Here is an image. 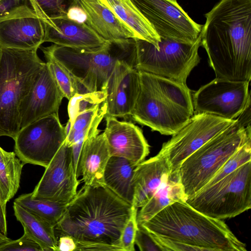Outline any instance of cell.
Instances as JSON below:
<instances>
[{"instance_id": "cell-37", "label": "cell", "mask_w": 251, "mask_h": 251, "mask_svg": "<svg viewBox=\"0 0 251 251\" xmlns=\"http://www.w3.org/2000/svg\"><path fill=\"white\" fill-rule=\"evenodd\" d=\"M27 4H29L28 0H0V19Z\"/></svg>"}, {"instance_id": "cell-24", "label": "cell", "mask_w": 251, "mask_h": 251, "mask_svg": "<svg viewBox=\"0 0 251 251\" xmlns=\"http://www.w3.org/2000/svg\"><path fill=\"white\" fill-rule=\"evenodd\" d=\"M98 0L126 25L135 38L147 41L159 49L160 37L130 0Z\"/></svg>"}, {"instance_id": "cell-8", "label": "cell", "mask_w": 251, "mask_h": 251, "mask_svg": "<svg viewBox=\"0 0 251 251\" xmlns=\"http://www.w3.org/2000/svg\"><path fill=\"white\" fill-rule=\"evenodd\" d=\"M186 202L202 214L222 220L248 210L251 208V161L201 189Z\"/></svg>"}, {"instance_id": "cell-33", "label": "cell", "mask_w": 251, "mask_h": 251, "mask_svg": "<svg viewBox=\"0 0 251 251\" xmlns=\"http://www.w3.org/2000/svg\"><path fill=\"white\" fill-rule=\"evenodd\" d=\"M249 161H251V139L244 144L230 156L202 189L214 184Z\"/></svg>"}, {"instance_id": "cell-16", "label": "cell", "mask_w": 251, "mask_h": 251, "mask_svg": "<svg viewBox=\"0 0 251 251\" xmlns=\"http://www.w3.org/2000/svg\"><path fill=\"white\" fill-rule=\"evenodd\" d=\"M139 89V71L130 62L117 61L104 89L106 92L104 117L126 119L130 117Z\"/></svg>"}, {"instance_id": "cell-13", "label": "cell", "mask_w": 251, "mask_h": 251, "mask_svg": "<svg viewBox=\"0 0 251 251\" xmlns=\"http://www.w3.org/2000/svg\"><path fill=\"white\" fill-rule=\"evenodd\" d=\"M160 38L194 43L203 25L194 22L172 0H130Z\"/></svg>"}, {"instance_id": "cell-38", "label": "cell", "mask_w": 251, "mask_h": 251, "mask_svg": "<svg viewBox=\"0 0 251 251\" xmlns=\"http://www.w3.org/2000/svg\"><path fill=\"white\" fill-rule=\"evenodd\" d=\"M57 239L58 251H76V241L72 236L61 234L57 236Z\"/></svg>"}, {"instance_id": "cell-17", "label": "cell", "mask_w": 251, "mask_h": 251, "mask_svg": "<svg viewBox=\"0 0 251 251\" xmlns=\"http://www.w3.org/2000/svg\"><path fill=\"white\" fill-rule=\"evenodd\" d=\"M64 96L45 62L20 110V129L41 118L58 113Z\"/></svg>"}, {"instance_id": "cell-41", "label": "cell", "mask_w": 251, "mask_h": 251, "mask_svg": "<svg viewBox=\"0 0 251 251\" xmlns=\"http://www.w3.org/2000/svg\"><path fill=\"white\" fill-rule=\"evenodd\" d=\"M10 239L7 236L4 235L0 232V244L8 241Z\"/></svg>"}, {"instance_id": "cell-25", "label": "cell", "mask_w": 251, "mask_h": 251, "mask_svg": "<svg viewBox=\"0 0 251 251\" xmlns=\"http://www.w3.org/2000/svg\"><path fill=\"white\" fill-rule=\"evenodd\" d=\"M137 166L124 157L111 156L103 176L104 185L131 205L134 197L133 179Z\"/></svg>"}, {"instance_id": "cell-20", "label": "cell", "mask_w": 251, "mask_h": 251, "mask_svg": "<svg viewBox=\"0 0 251 251\" xmlns=\"http://www.w3.org/2000/svg\"><path fill=\"white\" fill-rule=\"evenodd\" d=\"M170 174L168 160L160 151L137 165L133 179L134 197L132 205L137 208L143 206L168 181Z\"/></svg>"}, {"instance_id": "cell-5", "label": "cell", "mask_w": 251, "mask_h": 251, "mask_svg": "<svg viewBox=\"0 0 251 251\" xmlns=\"http://www.w3.org/2000/svg\"><path fill=\"white\" fill-rule=\"evenodd\" d=\"M44 55L50 56L64 65L78 82L82 93L105 89L118 60H125L135 68L134 38L121 42L107 41L92 49H76L52 44L41 48Z\"/></svg>"}, {"instance_id": "cell-27", "label": "cell", "mask_w": 251, "mask_h": 251, "mask_svg": "<svg viewBox=\"0 0 251 251\" xmlns=\"http://www.w3.org/2000/svg\"><path fill=\"white\" fill-rule=\"evenodd\" d=\"M187 199L178 172L170 174L168 181L137 212V224H144L166 206L176 201H186Z\"/></svg>"}, {"instance_id": "cell-14", "label": "cell", "mask_w": 251, "mask_h": 251, "mask_svg": "<svg viewBox=\"0 0 251 251\" xmlns=\"http://www.w3.org/2000/svg\"><path fill=\"white\" fill-rule=\"evenodd\" d=\"M45 169L32 197L68 204L76 195L79 181L74 171L71 148L65 141Z\"/></svg>"}, {"instance_id": "cell-34", "label": "cell", "mask_w": 251, "mask_h": 251, "mask_svg": "<svg viewBox=\"0 0 251 251\" xmlns=\"http://www.w3.org/2000/svg\"><path fill=\"white\" fill-rule=\"evenodd\" d=\"M137 210L138 208L132 206L131 216L122 232L120 239V246L123 251H135V238L137 229Z\"/></svg>"}, {"instance_id": "cell-32", "label": "cell", "mask_w": 251, "mask_h": 251, "mask_svg": "<svg viewBox=\"0 0 251 251\" xmlns=\"http://www.w3.org/2000/svg\"><path fill=\"white\" fill-rule=\"evenodd\" d=\"M106 98L105 90L75 94L69 100L68 105V121L70 125L78 114L101 104Z\"/></svg>"}, {"instance_id": "cell-15", "label": "cell", "mask_w": 251, "mask_h": 251, "mask_svg": "<svg viewBox=\"0 0 251 251\" xmlns=\"http://www.w3.org/2000/svg\"><path fill=\"white\" fill-rule=\"evenodd\" d=\"M44 38V23L29 4L0 19V47L37 50Z\"/></svg>"}, {"instance_id": "cell-19", "label": "cell", "mask_w": 251, "mask_h": 251, "mask_svg": "<svg viewBox=\"0 0 251 251\" xmlns=\"http://www.w3.org/2000/svg\"><path fill=\"white\" fill-rule=\"evenodd\" d=\"M43 23L44 42L73 49H92L101 47L107 42L85 23L75 22L64 17L50 19Z\"/></svg>"}, {"instance_id": "cell-30", "label": "cell", "mask_w": 251, "mask_h": 251, "mask_svg": "<svg viewBox=\"0 0 251 251\" xmlns=\"http://www.w3.org/2000/svg\"><path fill=\"white\" fill-rule=\"evenodd\" d=\"M44 56L64 97L69 100L75 94L82 93L78 82L64 65L50 56Z\"/></svg>"}, {"instance_id": "cell-3", "label": "cell", "mask_w": 251, "mask_h": 251, "mask_svg": "<svg viewBox=\"0 0 251 251\" xmlns=\"http://www.w3.org/2000/svg\"><path fill=\"white\" fill-rule=\"evenodd\" d=\"M152 235L179 242L199 251H246L222 220L207 216L186 201L170 204L142 224Z\"/></svg>"}, {"instance_id": "cell-28", "label": "cell", "mask_w": 251, "mask_h": 251, "mask_svg": "<svg viewBox=\"0 0 251 251\" xmlns=\"http://www.w3.org/2000/svg\"><path fill=\"white\" fill-rule=\"evenodd\" d=\"M24 166L14 152L7 151L0 146V201L4 207L20 187Z\"/></svg>"}, {"instance_id": "cell-31", "label": "cell", "mask_w": 251, "mask_h": 251, "mask_svg": "<svg viewBox=\"0 0 251 251\" xmlns=\"http://www.w3.org/2000/svg\"><path fill=\"white\" fill-rule=\"evenodd\" d=\"M28 2L43 22L66 17L68 9L77 5L76 0H28Z\"/></svg>"}, {"instance_id": "cell-39", "label": "cell", "mask_w": 251, "mask_h": 251, "mask_svg": "<svg viewBox=\"0 0 251 251\" xmlns=\"http://www.w3.org/2000/svg\"><path fill=\"white\" fill-rule=\"evenodd\" d=\"M66 17L78 23H85L86 19L85 12L77 4L72 6L68 9Z\"/></svg>"}, {"instance_id": "cell-36", "label": "cell", "mask_w": 251, "mask_h": 251, "mask_svg": "<svg viewBox=\"0 0 251 251\" xmlns=\"http://www.w3.org/2000/svg\"><path fill=\"white\" fill-rule=\"evenodd\" d=\"M135 244L141 251H163L151 234L142 225L137 224Z\"/></svg>"}, {"instance_id": "cell-42", "label": "cell", "mask_w": 251, "mask_h": 251, "mask_svg": "<svg viewBox=\"0 0 251 251\" xmlns=\"http://www.w3.org/2000/svg\"><path fill=\"white\" fill-rule=\"evenodd\" d=\"M173 0L174 1H177L176 0Z\"/></svg>"}, {"instance_id": "cell-18", "label": "cell", "mask_w": 251, "mask_h": 251, "mask_svg": "<svg viewBox=\"0 0 251 251\" xmlns=\"http://www.w3.org/2000/svg\"><path fill=\"white\" fill-rule=\"evenodd\" d=\"M103 132L111 156L127 159L137 165L150 153V146L141 129L130 121L106 117Z\"/></svg>"}, {"instance_id": "cell-4", "label": "cell", "mask_w": 251, "mask_h": 251, "mask_svg": "<svg viewBox=\"0 0 251 251\" xmlns=\"http://www.w3.org/2000/svg\"><path fill=\"white\" fill-rule=\"evenodd\" d=\"M140 89L130 115L139 124L173 135L194 114L186 84L139 71Z\"/></svg>"}, {"instance_id": "cell-21", "label": "cell", "mask_w": 251, "mask_h": 251, "mask_svg": "<svg viewBox=\"0 0 251 251\" xmlns=\"http://www.w3.org/2000/svg\"><path fill=\"white\" fill-rule=\"evenodd\" d=\"M86 14L85 23L104 40L118 42L135 38L133 32L98 0H76Z\"/></svg>"}, {"instance_id": "cell-35", "label": "cell", "mask_w": 251, "mask_h": 251, "mask_svg": "<svg viewBox=\"0 0 251 251\" xmlns=\"http://www.w3.org/2000/svg\"><path fill=\"white\" fill-rule=\"evenodd\" d=\"M0 251H42L39 245L26 233L20 238L0 244Z\"/></svg>"}, {"instance_id": "cell-9", "label": "cell", "mask_w": 251, "mask_h": 251, "mask_svg": "<svg viewBox=\"0 0 251 251\" xmlns=\"http://www.w3.org/2000/svg\"><path fill=\"white\" fill-rule=\"evenodd\" d=\"M135 68L186 84L192 70L199 63L201 34L194 43L160 38L157 49L151 43L134 38Z\"/></svg>"}, {"instance_id": "cell-22", "label": "cell", "mask_w": 251, "mask_h": 251, "mask_svg": "<svg viewBox=\"0 0 251 251\" xmlns=\"http://www.w3.org/2000/svg\"><path fill=\"white\" fill-rule=\"evenodd\" d=\"M106 112V105L103 102L78 114L71 125L68 121L65 126V143L71 148L74 168L77 177L80 175V156L83 143L87 138L100 133L98 127Z\"/></svg>"}, {"instance_id": "cell-2", "label": "cell", "mask_w": 251, "mask_h": 251, "mask_svg": "<svg viewBox=\"0 0 251 251\" xmlns=\"http://www.w3.org/2000/svg\"><path fill=\"white\" fill-rule=\"evenodd\" d=\"M132 212L131 204L105 186L84 185L67 204L55 227L56 236L68 235L78 241L121 248V233Z\"/></svg>"}, {"instance_id": "cell-26", "label": "cell", "mask_w": 251, "mask_h": 251, "mask_svg": "<svg viewBox=\"0 0 251 251\" xmlns=\"http://www.w3.org/2000/svg\"><path fill=\"white\" fill-rule=\"evenodd\" d=\"M13 207L24 232L39 245L42 251H58V239L53 226L15 202Z\"/></svg>"}, {"instance_id": "cell-40", "label": "cell", "mask_w": 251, "mask_h": 251, "mask_svg": "<svg viewBox=\"0 0 251 251\" xmlns=\"http://www.w3.org/2000/svg\"><path fill=\"white\" fill-rule=\"evenodd\" d=\"M0 232L7 236V226L6 218V207L2 206L0 201Z\"/></svg>"}, {"instance_id": "cell-11", "label": "cell", "mask_w": 251, "mask_h": 251, "mask_svg": "<svg viewBox=\"0 0 251 251\" xmlns=\"http://www.w3.org/2000/svg\"><path fill=\"white\" fill-rule=\"evenodd\" d=\"M249 83L215 78L193 94L194 112L236 119L250 106Z\"/></svg>"}, {"instance_id": "cell-7", "label": "cell", "mask_w": 251, "mask_h": 251, "mask_svg": "<svg viewBox=\"0 0 251 251\" xmlns=\"http://www.w3.org/2000/svg\"><path fill=\"white\" fill-rule=\"evenodd\" d=\"M246 113L182 162L179 177L187 199L200 191L230 156L251 139L250 123H248Z\"/></svg>"}, {"instance_id": "cell-6", "label": "cell", "mask_w": 251, "mask_h": 251, "mask_svg": "<svg viewBox=\"0 0 251 251\" xmlns=\"http://www.w3.org/2000/svg\"><path fill=\"white\" fill-rule=\"evenodd\" d=\"M37 50L0 47V137L20 130L21 104L45 63Z\"/></svg>"}, {"instance_id": "cell-23", "label": "cell", "mask_w": 251, "mask_h": 251, "mask_svg": "<svg viewBox=\"0 0 251 251\" xmlns=\"http://www.w3.org/2000/svg\"><path fill=\"white\" fill-rule=\"evenodd\" d=\"M111 156L103 132L85 140L80 156V175L84 185H104V173Z\"/></svg>"}, {"instance_id": "cell-1", "label": "cell", "mask_w": 251, "mask_h": 251, "mask_svg": "<svg viewBox=\"0 0 251 251\" xmlns=\"http://www.w3.org/2000/svg\"><path fill=\"white\" fill-rule=\"evenodd\" d=\"M201 46L216 78L251 79V0H221L204 15Z\"/></svg>"}, {"instance_id": "cell-10", "label": "cell", "mask_w": 251, "mask_h": 251, "mask_svg": "<svg viewBox=\"0 0 251 251\" xmlns=\"http://www.w3.org/2000/svg\"><path fill=\"white\" fill-rule=\"evenodd\" d=\"M66 137L58 113L41 118L20 129L13 139L14 152L25 165L46 168Z\"/></svg>"}, {"instance_id": "cell-29", "label": "cell", "mask_w": 251, "mask_h": 251, "mask_svg": "<svg viewBox=\"0 0 251 251\" xmlns=\"http://www.w3.org/2000/svg\"><path fill=\"white\" fill-rule=\"evenodd\" d=\"M14 202L54 227L64 215L67 205L50 199L33 198L31 192L19 196Z\"/></svg>"}, {"instance_id": "cell-12", "label": "cell", "mask_w": 251, "mask_h": 251, "mask_svg": "<svg viewBox=\"0 0 251 251\" xmlns=\"http://www.w3.org/2000/svg\"><path fill=\"white\" fill-rule=\"evenodd\" d=\"M236 121L204 113L194 114L159 151L168 160L171 174L178 173L185 159Z\"/></svg>"}]
</instances>
